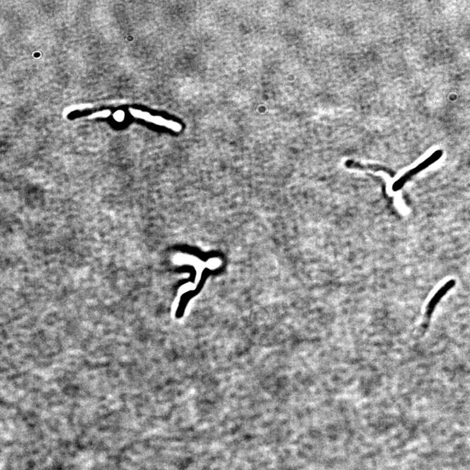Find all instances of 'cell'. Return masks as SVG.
<instances>
[{
    "instance_id": "cell-1",
    "label": "cell",
    "mask_w": 470,
    "mask_h": 470,
    "mask_svg": "<svg viewBox=\"0 0 470 470\" xmlns=\"http://www.w3.org/2000/svg\"><path fill=\"white\" fill-rule=\"evenodd\" d=\"M442 151L437 150L435 152L430 155L428 158H427L426 160L423 161V162L420 163L417 166L415 167V168L411 169L409 171L406 172V174H404L400 178H399L398 180L396 181V183L394 184V191H398L400 190V189L405 186L406 182L409 181L412 176L416 175V174L419 173L420 171H423V170L427 168V167L431 166L432 164H434L437 161L440 160L441 157L442 156Z\"/></svg>"
},
{
    "instance_id": "cell-2",
    "label": "cell",
    "mask_w": 470,
    "mask_h": 470,
    "mask_svg": "<svg viewBox=\"0 0 470 470\" xmlns=\"http://www.w3.org/2000/svg\"><path fill=\"white\" fill-rule=\"evenodd\" d=\"M455 283L456 282L454 280L448 281L445 284H444L443 286L436 293L435 295H434L433 297L431 299V301H429L428 305L427 306L426 314L428 317H430V316L432 315L434 309H435L436 306L438 305L439 302H440L441 300L442 299L443 297L447 294L449 290H451L455 286Z\"/></svg>"
},
{
    "instance_id": "cell-3",
    "label": "cell",
    "mask_w": 470,
    "mask_h": 470,
    "mask_svg": "<svg viewBox=\"0 0 470 470\" xmlns=\"http://www.w3.org/2000/svg\"><path fill=\"white\" fill-rule=\"evenodd\" d=\"M146 121L153 123V124L160 125V126H164L172 129L174 131H180L182 129L181 124L178 123L164 119V118L159 117V116H150L149 118Z\"/></svg>"
},
{
    "instance_id": "cell-4",
    "label": "cell",
    "mask_w": 470,
    "mask_h": 470,
    "mask_svg": "<svg viewBox=\"0 0 470 470\" xmlns=\"http://www.w3.org/2000/svg\"><path fill=\"white\" fill-rule=\"evenodd\" d=\"M129 111H130L131 115H133V117L139 118V119L145 120L146 121L147 120L148 117H149L150 115V113L147 112H143V111L133 109V108H130Z\"/></svg>"
},
{
    "instance_id": "cell-5",
    "label": "cell",
    "mask_w": 470,
    "mask_h": 470,
    "mask_svg": "<svg viewBox=\"0 0 470 470\" xmlns=\"http://www.w3.org/2000/svg\"><path fill=\"white\" fill-rule=\"evenodd\" d=\"M110 114V112L109 110L101 111V112L96 113V114L92 115L91 118L107 117Z\"/></svg>"
},
{
    "instance_id": "cell-6",
    "label": "cell",
    "mask_w": 470,
    "mask_h": 470,
    "mask_svg": "<svg viewBox=\"0 0 470 470\" xmlns=\"http://www.w3.org/2000/svg\"><path fill=\"white\" fill-rule=\"evenodd\" d=\"M114 118L117 121L121 122L124 119V113L122 111H117L115 113Z\"/></svg>"
}]
</instances>
